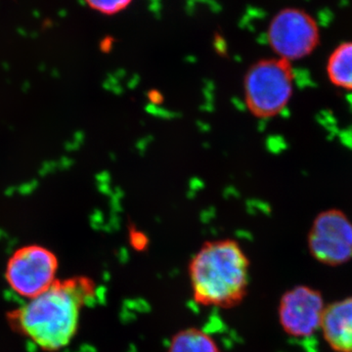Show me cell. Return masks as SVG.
Segmentation results:
<instances>
[{
  "label": "cell",
  "mask_w": 352,
  "mask_h": 352,
  "mask_svg": "<svg viewBox=\"0 0 352 352\" xmlns=\"http://www.w3.org/2000/svg\"><path fill=\"white\" fill-rule=\"evenodd\" d=\"M74 164V160L69 159L68 157H62L58 162V168L61 170H67Z\"/></svg>",
  "instance_id": "cell-14"
},
{
  "label": "cell",
  "mask_w": 352,
  "mask_h": 352,
  "mask_svg": "<svg viewBox=\"0 0 352 352\" xmlns=\"http://www.w3.org/2000/svg\"><path fill=\"white\" fill-rule=\"evenodd\" d=\"M168 352H221L208 333L197 328L179 331L171 339Z\"/></svg>",
  "instance_id": "cell-10"
},
{
  "label": "cell",
  "mask_w": 352,
  "mask_h": 352,
  "mask_svg": "<svg viewBox=\"0 0 352 352\" xmlns=\"http://www.w3.org/2000/svg\"><path fill=\"white\" fill-rule=\"evenodd\" d=\"M32 17L36 18V19H39L41 17V11L38 10V9H34L32 12Z\"/></svg>",
  "instance_id": "cell-19"
},
{
  "label": "cell",
  "mask_w": 352,
  "mask_h": 352,
  "mask_svg": "<svg viewBox=\"0 0 352 352\" xmlns=\"http://www.w3.org/2000/svg\"><path fill=\"white\" fill-rule=\"evenodd\" d=\"M58 15H59L61 18L66 17L67 11L65 10V9H61V10H60L59 12H58Z\"/></svg>",
  "instance_id": "cell-24"
},
{
  "label": "cell",
  "mask_w": 352,
  "mask_h": 352,
  "mask_svg": "<svg viewBox=\"0 0 352 352\" xmlns=\"http://www.w3.org/2000/svg\"><path fill=\"white\" fill-rule=\"evenodd\" d=\"M1 67L6 72L10 71V65H9L8 62H2Z\"/></svg>",
  "instance_id": "cell-20"
},
{
  "label": "cell",
  "mask_w": 352,
  "mask_h": 352,
  "mask_svg": "<svg viewBox=\"0 0 352 352\" xmlns=\"http://www.w3.org/2000/svg\"><path fill=\"white\" fill-rule=\"evenodd\" d=\"M39 36V34L38 32H32L31 34H30V38L32 39H36Z\"/></svg>",
  "instance_id": "cell-23"
},
{
  "label": "cell",
  "mask_w": 352,
  "mask_h": 352,
  "mask_svg": "<svg viewBox=\"0 0 352 352\" xmlns=\"http://www.w3.org/2000/svg\"><path fill=\"white\" fill-rule=\"evenodd\" d=\"M329 78L337 87L352 89V41L340 43L329 57Z\"/></svg>",
  "instance_id": "cell-9"
},
{
  "label": "cell",
  "mask_w": 352,
  "mask_h": 352,
  "mask_svg": "<svg viewBox=\"0 0 352 352\" xmlns=\"http://www.w3.org/2000/svg\"><path fill=\"white\" fill-rule=\"evenodd\" d=\"M16 32H17V34H19V36H23V38H25V36H29V34H28L27 30L22 27L17 28Z\"/></svg>",
  "instance_id": "cell-18"
},
{
  "label": "cell",
  "mask_w": 352,
  "mask_h": 352,
  "mask_svg": "<svg viewBox=\"0 0 352 352\" xmlns=\"http://www.w3.org/2000/svg\"><path fill=\"white\" fill-rule=\"evenodd\" d=\"M131 2L129 0H118V1H88L87 4L90 8L103 15L112 16L126 10Z\"/></svg>",
  "instance_id": "cell-11"
},
{
  "label": "cell",
  "mask_w": 352,
  "mask_h": 352,
  "mask_svg": "<svg viewBox=\"0 0 352 352\" xmlns=\"http://www.w3.org/2000/svg\"><path fill=\"white\" fill-rule=\"evenodd\" d=\"M38 71L41 72V73H44V72L47 69V66H46L45 63H41L38 65Z\"/></svg>",
  "instance_id": "cell-21"
},
{
  "label": "cell",
  "mask_w": 352,
  "mask_h": 352,
  "mask_svg": "<svg viewBox=\"0 0 352 352\" xmlns=\"http://www.w3.org/2000/svg\"><path fill=\"white\" fill-rule=\"evenodd\" d=\"M321 330L333 351L352 352V296L326 307Z\"/></svg>",
  "instance_id": "cell-8"
},
{
  "label": "cell",
  "mask_w": 352,
  "mask_h": 352,
  "mask_svg": "<svg viewBox=\"0 0 352 352\" xmlns=\"http://www.w3.org/2000/svg\"><path fill=\"white\" fill-rule=\"evenodd\" d=\"M293 82V69L288 60L278 57L256 62L245 76L248 108L258 118L277 115L289 100Z\"/></svg>",
  "instance_id": "cell-3"
},
{
  "label": "cell",
  "mask_w": 352,
  "mask_h": 352,
  "mask_svg": "<svg viewBox=\"0 0 352 352\" xmlns=\"http://www.w3.org/2000/svg\"><path fill=\"white\" fill-rule=\"evenodd\" d=\"M326 307L320 292L300 285L287 291L280 300L278 316L285 332L305 338L321 329Z\"/></svg>",
  "instance_id": "cell-7"
},
{
  "label": "cell",
  "mask_w": 352,
  "mask_h": 352,
  "mask_svg": "<svg viewBox=\"0 0 352 352\" xmlns=\"http://www.w3.org/2000/svg\"><path fill=\"white\" fill-rule=\"evenodd\" d=\"M250 261L236 241L206 243L189 265L194 300L205 307L239 305L249 287Z\"/></svg>",
  "instance_id": "cell-2"
},
{
  "label": "cell",
  "mask_w": 352,
  "mask_h": 352,
  "mask_svg": "<svg viewBox=\"0 0 352 352\" xmlns=\"http://www.w3.org/2000/svg\"><path fill=\"white\" fill-rule=\"evenodd\" d=\"M78 148H80V144L76 143V141H74V142H69H69L65 143V149H66V151H76Z\"/></svg>",
  "instance_id": "cell-15"
},
{
  "label": "cell",
  "mask_w": 352,
  "mask_h": 352,
  "mask_svg": "<svg viewBox=\"0 0 352 352\" xmlns=\"http://www.w3.org/2000/svg\"><path fill=\"white\" fill-rule=\"evenodd\" d=\"M308 249L322 264L339 266L352 258V222L344 212L328 210L315 217Z\"/></svg>",
  "instance_id": "cell-6"
},
{
  "label": "cell",
  "mask_w": 352,
  "mask_h": 352,
  "mask_svg": "<svg viewBox=\"0 0 352 352\" xmlns=\"http://www.w3.org/2000/svg\"><path fill=\"white\" fill-rule=\"evenodd\" d=\"M31 88L32 83L30 82L29 80H25V82L22 83V87H21V89H22V91L24 92V94H28Z\"/></svg>",
  "instance_id": "cell-17"
},
{
  "label": "cell",
  "mask_w": 352,
  "mask_h": 352,
  "mask_svg": "<svg viewBox=\"0 0 352 352\" xmlns=\"http://www.w3.org/2000/svg\"><path fill=\"white\" fill-rule=\"evenodd\" d=\"M267 39L278 56L289 61L309 54L319 43L320 32L309 13L302 8L288 7L271 20Z\"/></svg>",
  "instance_id": "cell-5"
},
{
  "label": "cell",
  "mask_w": 352,
  "mask_h": 352,
  "mask_svg": "<svg viewBox=\"0 0 352 352\" xmlns=\"http://www.w3.org/2000/svg\"><path fill=\"white\" fill-rule=\"evenodd\" d=\"M58 168V162L45 161L41 164V168L38 170V175L41 177H45L50 173H54Z\"/></svg>",
  "instance_id": "cell-13"
},
{
  "label": "cell",
  "mask_w": 352,
  "mask_h": 352,
  "mask_svg": "<svg viewBox=\"0 0 352 352\" xmlns=\"http://www.w3.org/2000/svg\"><path fill=\"white\" fill-rule=\"evenodd\" d=\"M58 259L50 250L25 245L14 252L6 267V280L17 295L29 300L47 291L56 282Z\"/></svg>",
  "instance_id": "cell-4"
},
{
  "label": "cell",
  "mask_w": 352,
  "mask_h": 352,
  "mask_svg": "<svg viewBox=\"0 0 352 352\" xmlns=\"http://www.w3.org/2000/svg\"><path fill=\"white\" fill-rule=\"evenodd\" d=\"M39 182L38 179H32L31 182L23 183L18 187V192L20 195L29 196L34 193V190L38 188Z\"/></svg>",
  "instance_id": "cell-12"
},
{
  "label": "cell",
  "mask_w": 352,
  "mask_h": 352,
  "mask_svg": "<svg viewBox=\"0 0 352 352\" xmlns=\"http://www.w3.org/2000/svg\"><path fill=\"white\" fill-rule=\"evenodd\" d=\"M51 76H52L53 78H59V71H58L57 69H53L52 71H51Z\"/></svg>",
  "instance_id": "cell-22"
},
{
  "label": "cell",
  "mask_w": 352,
  "mask_h": 352,
  "mask_svg": "<svg viewBox=\"0 0 352 352\" xmlns=\"http://www.w3.org/2000/svg\"><path fill=\"white\" fill-rule=\"evenodd\" d=\"M16 191H18V187L9 186L7 187L6 191H4V194H6L7 197H11L14 195V193H15Z\"/></svg>",
  "instance_id": "cell-16"
},
{
  "label": "cell",
  "mask_w": 352,
  "mask_h": 352,
  "mask_svg": "<svg viewBox=\"0 0 352 352\" xmlns=\"http://www.w3.org/2000/svg\"><path fill=\"white\" fill-rule=\"evenodd\" d=\"M94 285L87 278L57 281L47 291L27 300L14 314L16 328L45 351H58L75 338L80 311L94 298Z\"/></svg>",
  "instance_id": "cell-1"
}]
</instances>
